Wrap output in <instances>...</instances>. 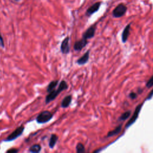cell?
<instances>
[{
  "mask_svg": "<svg viewBox=\"0 0 153 153\" xmlns=\"http://www.w3.org/2000/svg\"><path fill=\"white\" fill-rule=\"evenodd\" d=\"M53 117V114L49 111H44L38 115L36 121L38 124H45L48 123Z\"/></svg>",
  "mask_w": 153,
  "mask_h": 153,
  "instance_id": "7a4b0ae2",
  "label": "cell"
},
{
  "mask_svg": "<svg viewBox=\"0 0 153 153\" xmlns=\"http://www.w3.org/2000/svg\"><path fill=\"white\" fill-rule=\"evenodd\" d=\"M130 30H131V24H129L125 27L123 32H122L121 40L123 43H125L127 41L129 33H130Z\"/></svg>",
  "mask_w": 153,
  "mask_h": 153,
  "instance_id": "30bf717a",
  "label": "cell"
},
{
  "mask_svg": "<svg viewBox=\"0 0 153 153\" xmlns=\"http://www.w3.org/2000/svg\"><path fill=\"white\" fill-rule=\"evenodd\" d=\"M129 97H131L132 99H134L136 98V97H137V95H136V93H135V92H131V93L129 94Z\"/></svg>",
  "mask_w": 153,
  "mask_h": 153,
  "instance_id": "7402d4cb",
  "label": "cell"
},
{
  "mask_svg": "<svg viewBox=\"0 0 153 153\" xmlns=\"http://www.w3.org/2000/svg\"><path fill=\"white\" fill-rule=\"evenodd\" d=\"M88 44L87 40L85 39V38H82L81 40L76 41L74 45V49L76 51H81L84 47H85L87 44Z\"/></svg>",
  "mask_w": 153,
  "mask_h": 153,
  "instance_id": "52a82bcc",
  "label": "cell"
},
{
  "mask_svg": "<svg viewBox=\"0 0 153 153\" xmlns=\"http://www.w3.org/2000/svg\"><path fill=\"white\" fill-rule=\"evenodd\" d=\"M58 141V136L54 133L51 134L50 140H49V146L50 148L53 149V148H54Z\"/></svg>",
  "mask_w": 153,
  "mask_h": 153,
  "instance_id": "4fadbf2b",
  "label": "cell"
},
{
  "mask_svg": "<svg viewBox=\"0 0 153 153\" xmlns=\"http://www.w3.org/2000/svg\"><path fill=\"white\" fill-rule=\"evenodd\" d=\"M41 150V146L40 144H34L30 147L29 151L32 153L40 152Z\"/></svg>",
  "mask_w": 153,
  "mask_h": 153,
  "instance_id": "2e32d148",
  "label": "cell"
},
{
  "mask_svg": "<svg viewBox=\"0 0 153 153\" xmlns=\"http://www.w3.org/2000/svg\"><path fill=\"white\" fill-rule=\"evenodd\" d=\"M76 152L77 153H81L85 152V147L81 143H79L76 146Z\"/></svg>",
  "mask_w": 153,
  "mask_h": 153,
  "instance_id": "e0dca14e",
  "label": "cell"
},
{
  "mask_svg": "<svg viewBox=\"0 0 153 153\" xmlns=\"http://www.w3.org/2000/svg\"><path fill=\"white\" fill-rule=\"evenodd\" d=\"M15 1H19V0H15Z\"/></svg>",
  "mask_w": 153,
  "mask_h": 153,
  "instance_id": "603a6c76",
  "label": "cell"
},
{
  "mask_svg": "<svg viewBox=\"0 0 153 153\" xmlns=\"http://www.w3.org/2000/svg\"><path fill=\"white\" fill-rule=\"evenodd\" d=\"M90 56V50H87L85 54H84L80 58L77 59L76 60V64L79 65H83L87 63L89 60Z\"/></svg>",
  "mask_w": 153,
  "mask_h": 153,
  "instance_id": "9c48e42d",
  "label": "cell"
},
{
  "mask_svg": "<svg viewBox=\"0 0 153 153\" xmlns=\"http://www.w3.org/2000/svg\"><path fill=\"white\" fill-rule=\"evenodd\" d=\"M121 128H122L121 125L117 126L116 129H114V130H112V131H110L108 133V134H107V137H111V136L118 135L121 131Z\"/></svg>",
  "mask_w": 153,
  "mask_h": 153,
  "instance_id": "9a60e30c",
  "label": "cell"
},
{
  "mask_svg": "<svg viewBox=\"0 0 153 153\" xmlns=\"http://www.w3.org/2000/svg\"><path fill=\"white\" fill-rule=\"evenodd\" d=\"M127 11V7L123 4H120L118 5L114 9L112 12V15L114 18H121L124 16Z\"/></svg>",
  "mask_w": 153,
  "mask_h": 153,
  "instance_id": "277c9868",
  "label": "cell"
},
{
  "mask_svg": "<svg viewBox=\"0 0 153 153\" xmlns=\"http://www.w3.org/2000/svg\"><path fill=\"white\" fill-rule=\"evenodd\" d=\"M131 111H126V112H125L124 113H123V114H121V116L119 118V120H121V121H123V120H127L130 117V116H131Z\"/></svg>",
  "mask_w": 153,
  "mask_h": 153,
  "instance_id": "ac0fdd59",
  "label": "cell"
},
{
  "mask_svg": "<svg viewBox=\"0 0 153 153\" xmlns=\"http://www.w3.org/2000/svg\"><path fill=\"white\" fill-rule=\"evenodd\" d=\"M25 131V127L24 126H20L19 127L16 128L14 131L4 141V142H10L16 139L18 137H20Z\"/></svg>",
  "mask_w": 153,
  "mask_h": 153,
  "instance_id": "3957f363",
  "label": "cell"
},
{
  "mask_svg": "<svg viewBox=\"0 0 153 153\" xmlns=\"http://www.w3.org/2000/svg\"><path fill=\"white\" fill-rule=\"evenodd\" d=\"M68 88V85L67 83L65 80H62L59 84L58 88L56 90H54L51 91V92L49 93L47 96L45 97V104H49L50 102H52L53 100L58 97V96L60 94V93L62 92V91L66 90Z\"/></svg>",
  "mask_w": 153,
  "mask_h": 153,
  "instance_id": "6da1fadb",
  "label": "cell"
},
{
  "mask_svg": "<svg viewBox=\"0 0 153 153\" xmlns=\"http://www.w3.org/2000/svg\"><path fill=\"white\" fill-rule=\"evenodd\" d=\"M146 86L148 88H150L153 86V75L148 80L146 83Z\"/></svg>",
  "mask_w": 153,
  "mask_h": 153,
  "instance_id": "d6986e66",
  "label": "cell"
},
{
  "mask_svg": "<svg viewBox=\"0 0 153 153\" xmlns=\"http://www.w3.org/2000/svg\"><path fill=\"white\" fill-rule=\"evenodd\" d=\"M101 5V3H96L95 4H94L93 5H91L89 9H87L86 14L88 16H90V15L93 14V13H95V12H96L99 9V7H100Z\"/></svg>",
  "mask_w": 153,
  "mask_h": 153,
  "instance_id": "7c38bea8",
  "label": "cell"
},
{
  "mask_svg": "<svg viewBox=\"0 0 153 153\" xmlns=\"http://www.w3.org/2000/svg\"><path fill=\"white\" fill-rule=\"evenodd\" d=\"M19 150L16 149V148H11L9 150L7 151V153H17L18 152H19Z\"/></svg>",
  "mask_w": 153,
  "mask_h": 153,
  "instance_id": "ffe728a7",
  "label": "cell"
},
{
  "mask_svg": "<svg viewBox=\"0 0 153 153\" xmlns=\"http://www.w3.org/2000/svg\"><path fill=\"white\" fill-rule=\"evenodd\" d=\"M59 83V80H53V81H51L49 84V85L47 86V91L48 93H50L51 92V91L54 90L56 86H58Z\"/></svg>",
  "mask_w": 153,
  "mask_h": 153,
  "instance_id": "5bb4252c",
  "label": "cell"
},
{
  "mask_svg": "<svg viewBox=\"0 0 153 153\" xmlns=\"http://www.w3.org/2000/svg\"><path fill=\"white\" fill-rule=\"evenodd\" d=\"M95 30H96V28L95 26H90L86 30V32L83 34V38H85L86 40L90 39V38H93L95 36Z\"/></svg>",
  "mask_w": 153,
  "mask_h": 153,
  "instance_id": "ba28073f",
  "label": "cell"
},
{
  "mask_svg": "<svg viewBox=\"0 0 153 153\" xmlns=\"http://www.w3.org/2000/svg\"><path fill=\"white\" fill-rule=\"evenodd\" d=\"M0 46H1V47H3V48H4V46H5L3 38V37L1 36V34H0Z\"/></svg>",
  "mask_w": 153,
  "mask_h": 153,
  "instance_id": "44dd1931",
  "label": "cell"
},
{
  "mask_svg": "<svg viewBox=\"0 0 153 153\" xmlns=\"http://www.w3.org/2000/svg\"><path fill=\"white\" fill-rule=\"evenodd\" d=\"M72 97L71 95H68L65 97L62 101V102H61V107L63 108H68V107L70 106L72 102Z\"/></svg>",
  "mask_w": 153,
  "mask_h": 153,
  "instance_id": "8fae6325",
  "label": "cell"
},
{
  "mask_svg": "<svg viewBox=\"0 0 153 153\" xmlns=\"http://www.w3.org/2000/svg\"><path fill=\"white\" fill-rule=\"evenodd\" d=\"M69 41H70V38L68 37H66L62 41V43H61L60 51L63 54L67 55L70 53V44H69Z\"/></svg>",
  "mask_w": 153,
  "mask_h": 153,
  "instance_id": "8992f818",
  "label": "cell"
},
{
  "mask_svg": "<svg viewBox=\"0 0 153 153\" xmlns=\"http://www.w3.org/2000/svg\"><path fill=\"white\" fill-rule=\"evenodd\" d=\"M142 107V104H140V105H138L137 106L136 108L134 111V113L132 115V117L131 118V119L129 120V121L127 122L125 127L126 128H128L129 127L131 126L132 125H133L135 122L136 121V120L137 119V118H138L139 117V112H141V108Z\"/></svg>",
  "mask_w": 153,
  "mask_h": 153,
  "instance_id": "5b68a950",
  "label": "cell"
}]
</instances>
